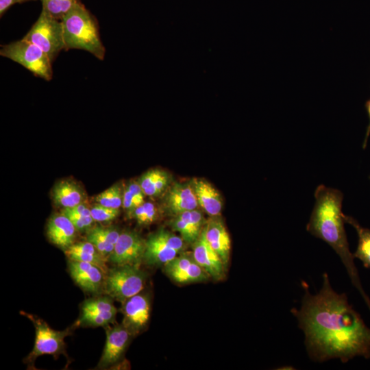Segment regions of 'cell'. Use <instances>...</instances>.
<instances>
[{
    "label": "cell",
    "mask_w": 370,
    "mask_h": 370,
    "mask_svg": "<svg viewBox=\"0 0 370 370\" xmlns=\"http://www.w3.org/2000/svg\"><path fill=\"white\" fill-rule=\"evenodd\" d=\"M30 1V0H25V1Z\"/></svg>",
    "instance_id": "74e56055"
},
{
    "label": "cell",
    "mask_w": 370,
    "mask_h": 370,
    "mask_svg": "<svg viewBox=\"0 0 370 370\" xmlns=\"http://www.w3.org/2000/svg\"><path fill=\"white\" fill-rule=\"evenodd\" d=\"M171 225L173 230L179 232L183 240L189 243L193 244L201 234L194 229L185 212L176 215Z\"/></svg>",
    "instance_id": "603a6c76"
},
{
    "label": "cell",
    "mask_w": 370,
    "mask_h": 370,
    "mask_svg": "<svg viewBox=\"0 0 370 370\" xmlns=\"http://www.w3.org/2000/svg\"><path fill=\"white\" fill-rule=\"evenodd\" d=\"M301 308H293L310 358L323 362L331 359L348 362L356 356L370 358V328L349 304L345 293L332 287L329 276L323 274L320 291L310 293L306 284Z\"/></svg>",
    "instance_id": "6da1fadb"
},
{
    "label": "cell",
    "mask_w": 370,
    "mask_h": 370,
    "mask_svg": "<svg viewBox=\"0 0 370 370\" xmlns=\"http://www.w3.org/2000/svg\"><path fill=\"white\" fill-rule=\"evenodd\" d=\"M87 241L91 243L106 259L109 258L114 250V245L108 243L93 228L88 233Z\"/></svg>",
    "instance_id": "83f0119b"
},
{
    "label": "cell",
    "mask_w": 370,
    "mask_h": 370,
    "mask_svg": "<svg viewBox=\"0 0 370 370\" xmlns=\"http://www.w3.org/2000/svg\"><path fill=\"white\" fill-rule=\"evenodd\" d=\"M165 206L175 215L197 209L199 204L192 183H177L172 186L166 194Z\"/></svg>",
    "instance_id": "5bb4252c"
},
{
    "label": "cell",
    "mask_w": 370,
    "mask_h": 370,
    "mask_svg": "<svg viewBox=\"0 0 370 370\" xmlns=\"http://www.w3.org/2000/svg\"><path fill=\"white\" fill-rule=\"evenodd\" d=\"M184 248V240L163 228L151 234L145 241L143 260L149 265H165Z\"/></svg>",
    "instance_id": "52a82bcc"
},
{
    "label": "cell",
    "mask_w": 370,
    "mask_h": 370,
    "mask_svg": "<svg viewBox=\"0 0 370 370\" xmlns=\"http://www.w3.org/2000/svg\"><path fill=\"white\" fill-rule=\"evenodd\" d=\"M123 326L132 332L143 328L149 319L150 305L146 295L137 294L128 299L123 306Z\"/></svg>",
    "instance_id": "4fadbf2b"
},
{
    "label": "cell",
    "mask_w": 370,
    "mask_h": 370,
    "mask_svg": "<svg viewBox=\"0 0 370 370\" xmlns=\"http://www.w3.org/2000/svg\"><path fill=\"white\" fill-rule=\"evenodd\" d=\"M193 257L208 274L214 279L221 278L225 264L218 254L210 246L202 232L193 243Z\"/></svg>",
    "instance_id": "8fae6325"
},
{
    "label": "cell",
    "mask_w": 370,
    "mask_h": 370,
    "mask_svg": "<svg viewBox=\"0 0 370 370\" xmlns=\"http://www.w3.org/2000/svg\"><path fill=\"white\" fill-rule=\"evenodd\" d=\"M164 173L160 169H151L144 173L138 181L143 192Z\"/></svg>",
    "instance_id": "d6a6232c"
},
{
    "label": "cell",
    "mask_w": 370,
    "mask_h": 370,
    "mask_svg": "<svg viewBox=\"0 0 370 370\" xmlns=\"http://www.w3.org/2000/svg\"><path fill=\"white\" fill-rule=\"evenodd\" d=\"M192 185L199 206L210 216L217 217L222 209V199L219 192L208 181L194 179Z\"/></svg>",
    "instance_id": "ac0fdd59"
},
{
    "label": "cell",
    "mask_w": 370,
    "mask_h": 370,
    "mask_svg": "<svg viewBox=\"0 0 370 370\" xmlns=\"http://www.w3.org/2000/svg\"><path fill=\"white\" fill-rule=\"evenodd\" d=\"M21 314L31 320L35 327V343L32 352L28 356L29 362L44 354L55 355L62 352L65 345L64 339L69 334V330H54L42 319L24 312Z\"/></svg>",
    "instance_id": "ba28073f"
},
{
    "label": "cell",
    "mask_w": 370,
    "mask_h": 370,
    "mask_svg": "<svg viewBox=\"0 0 370 370\" xmlns=\"http://www.w3.org/2000/svg\"><path fill=\"white\" fill-rule=\"evenodd\" d=\"M169 177L164 173L149 188L144 190L145 195L153 197L160 195L167 186Z\"/></svg>",
    "instance_id": "4dcf8cb0"
},
{
    "label": "cell",
    "mask_w": 370,
    "mask_h": 370,
    "mask_svg": "<svg viewBox=\"0 0 370 370\" xmlns=\"http://www.w3.org/2000/svg\"><path fill=\"white\" fill-rule=\"evenodd\" d=\"M91 216L95 221L108 222L114 220L119 214V210L108 208L96 203L90 208Z\"/></svg>",
    "instance_id": "f1b7e54d"
},
{
    "label": "cell",
    "mask_w": 370,
    "mask_h": 370,
    "mask_svg": "<svg viewBox=\"0 0 370 370\" xmlns=\"http://www.w3.org/2000/svg\"><path fill=\"white\" fill-rule=\"evenodd\" d=\"M145 280L138 265H119L108 271L105 289L110 297L125 303L143 290Z\"/></svg>",
    "instance_id": "8992f818"
},
{
    "label": "cell",
    "mask_w": 370,
    "mask_h": 370,
    "mask_svg": "<svg viewBox=\"0 0 370 370\" xmlns=\"http://www.w3.org/2000/svg\"><path fill=\"white\" fill-rule=\"evenodd\" d=\"M65 253L71 260L90 263L99 267L104 273H108L106 264L107 259L88 241L73 244L65 250Z\"/></svg>",
    "instance_id": "ffe728a7"
},
{
    "label": "cell",
    "mask_w": 370,
    "mask_h": 370,
    "mask_svg": "<svg viewBox=\"0 0 370 370\" xmlns=\"http://www.w3.org/2000/svg\"><path fill=\"white\" fill-rule=\"evenodd\" d=\"M23 39L39 47L52 62L62 50H65L62 21L43 10Z\"/></svg>",
    "instance_id": "5b68a950"
},
{
    "label": "cell",
    "mask_w": 370,
    "mask_h": 370,
    "mask_svg": "<svg viewBox=\"0 0 370 370\" xmlns=\"http://www.w3.org/2000/svg\"><path fill=\"white\" fill-rule=\"evenodd\" d=\"M210 246L218 254L225 265L230 258L231 241L223 221L214 217L210 219L203 231Z\"/></svg>",
    "instance_id": "2e32d148"
},
{
    "label": "cell",
    "mask_w": 370,
    "mask_h": 370,
    "mask_svg": "<svg viewBox=\"0 0 370 370\" xmlns=\"http://www.w3.org/2000/svg\"><path fill=\"white\" fill-rule=\"evenodd\" d=\"M76 231L71 221L62 213L52 216L47 225L50 241L64 250L73 244Z\"/></svg>",
    "instance_id": "e0dca14e"
},
{
    "label": "cell",
    "mask_w": 370,
    "mask_h": 370,
    "mask_svg": "<svg viewBox=\"0 0 370 370\" xmlns=\"http://www.w3.org/2000/svg\"><path fill=\"white\" fill-rule=\"evenodd\" d=\"M0 55L31 71L35 76L49 81L53 77L52 62L34 44L21 39L1 46Z\"/></svg>",
    "instance_id": "277c9868"
},
{
    "label": "cell",
    "mask_w": 370,
    "mask_h": 370,
    "mask_svg": "<svg viewBox=\"0 0 370 370\" xmlns=\"http://www.w3.org/2000/svg\"><path fill=\"white\" fill-rule=\"evenodd\" d=\"M145 249V241L137 233L125 231L121 233L109 260L117 266L138 265Z\"/></svg>",
    "instance_id": "9c48e42d"
},
{
    "label": "cell",
    "mask_w": 370,
    "mask_h": 370,
    "mask_svg": "<svg viewBox=\"0 0 370 370\" xmlns=\"http://www.w3.org/2000/svg\"><path fill=\"white\" fill-rule=\"evenodd\" d=\"M164 269L171 278L182 284L206 280L209 275L197 263L193 255L184 254L166 263Z\"/></svg>",
    "instance_id": "30bf717a"
},
{
    "label": "cell",
    "mask_w": 370,
    "mask_h": 370,
    "mask_svg": "<svg viewBox=\"0 0 370 370\" xmlns=\"http://www.w3.org/2000/svg\"><path fill=\"white\" fill-rule=\"evenodd\" d=\"M25 2V0H0V16L4 13L13 5Z\"/></svg>",
    "instance_id": "d590c367"
},
{
    "label": "cell",
    "mask_w": 370,
    "mask_h": 370,
    "mask_svg": "<svg viewBox=\"0 0 370 370\" xmlns=\"http://www.w3.org/2000/svg\"><path fill=\"white\" fill-rule=\"evenodd\" d=\"M316 199L306 230L327 243L341 258L354 286L370 310V299L365 292L353 254L350 251L342 212L343 193L335 188L319 185L314 192Z\"/></svg>",
    "instance_id": "7a4b0ae2"
},
{
    "label": "cell",
    "mask_w": 370,
    "mask_h": 370,
    "mask_svg": "<svg viewBox=\"0 0 370 370\" xmlns=\"http://www.w3.org/2000/svg\"><path fill=\"white\" fill-rule=\"evenodd\" d=\"M62 213L66 215L71 221L77 231H84L90 228L95 221L92 216L85 217L64 211H62Z\"/></svg>",
    "instance_id": "f546056e"
},
{
    "label": "cell",
    "mask_w": 370,
    "mask_h": 370,
    "mask_svg": "<svg viewBox=\"0 0 370 370\" xmlns=\"http://www.w3.org/2000/svg\"><path fill=\"white\" fill-rule=\"evenodd\" d=\"M365 108H366V110H367V113H368L369 123V125H368V126L367 127V131H366V134H365V138L364 143H363V145H362V148L363 149H365L366 147L367 144L368 138H369V136L370 135V99H368L366 101Z\"/></svg>",
    "instance_id": "8d00e7d4"
},
{
    "label": "cell",
    "mask_w": 370,
    "mask_h": 370,
    "mask_svg": "<svg viewBox=\"0 0 370 370\" xmlns=\"http://www.w3.org/2000/svg\"><path fill=\"white\" fill-rule=\"evenodd\" d=\"M62 211L67 212L74 214L82 215L85 217L91 216L90 209H89L84 204H80L71 208H64Z\"/></svg>",
    "instance_id": "e575fe53"
},
{
    "label": "cell",
    "mask_w": 370,
    "mask_h": 370,
    "mask_svg": "<svg viewBox=\"0 0 370 370\" xmlns=\"http://www.w3.org/2000/svg\"><path fill=\"white\" fill-rule=\"evenodd\" d=\"M143 203L144 202H142L136 199L127 188H125L123 195L122 202V206L124 209L127 210L130 214H132L136 208L142 205Z\"/></svg>",
    "instance_id": "836d02e7"
},
{
    "label": "cell",
    "mask_w": 370,
    "mask_h": 370,
    "mask_svg": "<svg viewBox=\"0 0 370 370\" xmlns=\"http://www.w3.org/2000/svg\"><path fill=\"white\" fill-rule=\"evenodd\" d=\"M139 225H148L157 219L158 211L157 207L151 202H144L132 213Z\"/></svg>",
    "instance_id": "d4e9b609"
},
{
    "label": "cell",
    "mask_w": 370,
    "mask_h": 370,
    "mask_svg": "<svg viewBox=\"0 0 370 370\" xmlns=\"http://www.w3.org/2000/svg\"><path fill=\"white\" fill-rule=\"evenodd\" d=\"M42 10L52 17L61 21L79 0H40Z\"/></svg>",
    "instance_id": "7402d4cb"
},
{
    "label": "cell",
    "mask_w": 370,
    "mask_h": 370,
    "mask_svg": "<svg viewBox=\"0 0 370 370\" xmlns=\"http://www.w3.org/2000/svg\"><path fill=\"white\" fill-rule=\"evenodd\" d=\"M345 222L351 225L356 231L358 236L357 248L353 254L354 258H358L366 269L370 268V229L361 226L352 217L343 214Z\"/></svg>",
    "instance_id": "44dd1931"
},
{
    "label": "cell",
    "mask_w": 370,
    "mask_h": 370,
    "mask_svg": "<svg viewBox=\"0 0 370 370\" xmlns=\"http://www.w3.org/2000/svg\"><path fill=\"white\" fill-rule=\"evenodd\" d=\"M99 235L104 238L108 243L115 245L117 242L121 232L118 229L110 227H105L97 226L93 228Z\"/></svg>",
    "instance_id": "1f68e13d"
},
{
    "label": "cell",
    "mask_w": 370,
    "mask_h": 370,
    "mask_svg": "<svg viewBox=\"0 0 370 370\" xmlns=\"http://www.w3.org/2000/svg\"><path fill=\"white\" fill-rule=\"evenodd\" d=\"M82 312H117L112 301L106 297L86 300L82 306Z\"/></svg>",
    "instance_id": "4316f807"
},
{
    "label": "cell",
    "mask_w": 370,
    "mask_h": 370,
    "mask_svg": "<svg viewBox=\"0 0 370 370\" xmlns=\"http://www.w3.org/2000/svg\"><path fill=\"white\" fill-rule=\"evenodd\" d=\"M54 203L64 208H71L83 204L84 193L73 181L62 180L57 182L52 189Z\"/></svg>",
    "instance_id": "d6986e66"
},
{
    "label": "cell",
    "mask_w": 370,
    "mask_h": 370,
    "mask_svg": "<svg viewBox=\"0 0 370 370\" xmlns=\"http://www.w3.org/2000/svg\"><path fill=\"white\" fill-rule=\"evenodd\" d=\"M122 190L119 184H114L96 196V203L102 206L119 209L123 202Z\"/></svg>",
    "instance_id": "cb8c5ba5"
},
{
    "label": "cell",
    "mask_w": 370,
    "mask_h": 370,
    "mask_svg": "<svg viewBox=\"0 0 370 370\" xmlns=\"http://www.w3.org/2000/svg\"><path fill=\"white\" fill-rule=\"evenodd\" d=\"M65 50H85L100 60L106 49L100 38L97 19L81 3L76 4L62 20Z\"/></svg>",
    "instance_id": "3957f363"
},
{
    "label": "cell",
    "mask_w": 370,
    "mask_h": 370,
    "mask_svg": "<svg viewBox=\"0 0 370 370\" xmlns=\"http://www.w3.org/2000/svg\"><path fill=\"white\" fill-rule=\"evenodd\" d=\"M116 312H82L80 323L94 326L107 325L114 321Z\"/></svg>",
    "instance_id": "484cf974"
},
{
    "label": "cell",
    "mask_w": 370,
    "mask_h": 370,
    "mask_svg": "<svg viewBox=\"0 0 370 370\" xmlns=\"http://www.w3.org/2000/svg\"><path fill=\"white\" fill-rule=\"evenodd\" d=\"M129 337L130 332L123 325L106 330V344L98 366L104 368L116 363L123 354Z\"/></svg>",
    "instance_id": "7c38bea8"
},
{
    "label": "cell",
    "mask_w": 370,
    "mask_h": 370,
    "mask_svg": "<svg viewBox=\"0 0 370 370\" xmlns=\"http://www.w3.org/2000/svg\"><path fill=\"white\" fill-rule=\"evenodd\" d=\"M69 269L73 280L84 291L96 293L100 288L104 273L99 267L90 263L70 260Z\"/></svg>",
    "instance_id": "9a60e30c"
}]
</instances>
